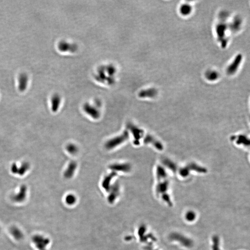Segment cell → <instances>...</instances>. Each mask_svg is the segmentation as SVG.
I'll list each match as a JSON object with an SVG mask.
<instances>
[{
	"mask_svg": "<svg viewBox=\"0 0 250 250\" xmlns=\"http://www.w3.org/2000/svg\"><path fill=\"white\" fill-rule=\"evenodd\" d=\"M128 137L129 134L128 133L127 131H125L121 135L112 138L107 142L105 144V147L108 150L113 149L127 141Z\"/></svg>",
	"mask_w": 250,
	"mask_h": 250,
	"instance_id": "2",
	"label": "cell"
},
{
	"mask_svg": "<svg viewBox=\"0 0 250 250\" xmlns=\"http://www.w3.org/2000/svg\"><path fill=\"white\" fill-rule=\"evenodd\" d=\"M65 201L68 204H72V203H74V202L75 201V197L73 195H68L65 198Z\"/></svg>",
	"mask_w": 250,
	"mask_h": 250,
	"instance_id": "17",
	"label": "cell"
},
{
	"mask_svg": "<svg viewBox=\"0 0 250 250\" xmlns=\"http://www.w3.org/2000/svg\"><path fill=\"white\" fill-rule=\"evenodd\" d=\"M77 167V164L75 162H71L67 169L65 170L64 175V177L66 178H70L73 176Z\"/></svg>",
	"mask_w": 250,
	"mask_h": 250,
	"instance_id": "11",
	"label": "cell"
},
{
	"mask_svg": "<svg viewBox=\"0 0 250 250\" xmlns=\"http://www.w3.org/2000/svg\"><path fill=\"white\" fill-rule=\"evenodd\" d=\"M58 48L62 52H76L78 49V46L74 44L70 43L65 41H62L58 43Z\"/></svg>",
	"mask_w": 250,
	"mask_h": 250,
	"instance_id": "6",
	"label": "cell"
},
{
	"mask_svg": "<svg viewBox=\"0 0 250 250\" xmlns=\"http://www.w3.org/2000/svg\"><path fill=\"white\" fill-rule=\"evenodd\" d=\"M10 233L13 237L16 240H21L23 238V233L21 230L17 227H12L10 229Z\"/></svg>",
	"mask_w": 250,
	"mask_h": 250,
	"instance_id": "13",
	"label": "cell"
},
{
	"mask_svg": "<svg viewBox=\"0 0 250 250\" xmlns=\"http://www.w3.org/2000/svg\"><path fill=\"white\" fill-rule=\"evenodd\" d=\"M11 171L13 174H18V166L15 163L12 164L11 166Z\"/></svg>",
	"mask_w": 250,
	"mask_h": 250,
	"instance_id": "18",
	"label": "cell"
},
{
	"mask_svg": "<svg viewBox=\"0 0 250 250\" xmlns=\"http://www.w3.org/2000/svg\"><path fill=\"white\" fill-rule=\"evenodd\" d=\"M84 112L94 119H98L100 117V113L95 106L90 104L85 103L84 106Z\"/></svg>",
	"mask_w": 250,
	"mask_h": 250,
	"instance_id": "5",
	"label": "cell"
},
{
	"mask_svg": "<svg viewBox=\"0 0 250 250\" xmlns=\"http://www.w3.org/2000/svg\"><path fill=\"white\" fill-rule=\"evenodd\" d=\"M52 110L53 112H56L59 109L61 103V97L58 94H55L52 98Z\"/></svg>",
	"mask_w": 250,
	"mask_h": 250,
	"instance_id": "12",
	"label": "cell"
},
{
	"mask_svg": "<svg viewBox=\"0 0 250 250\" xmlns=\"http://www.w3.org/2000/svg\"><path fill=\"white\" fill-rule=\"evenodd\" d=\"M144 141L145 144H152L158 150H163V147L162 144H161L160 142L158 141V140H156V139L151 135H147L146 136L145 138Z\"/></svg>",
	"mask_w": 250,
	"mask_h": 250,
	"instance_id": "10",
	"label": "cell"
},
{
	"mask_svg": "<svg viewBox=\"0 0 250 250\" xmlns=\"http://www.w3.org/2000/svg\"><path fill=\"white\" fill-rule=\"evenodd\" d=\"M155 93L153 90H144L142 91L139 94V97H152L154 95Z\"/></svg>",
	"mask_w": 250,
	"mask_h": 250,
	"instance_id": "16",
	"label": "cell"
},
{
	"mask_svg": "<svg viewBox=\"0 0 250 250\" xmlns=\"http://www.w3.org/2000/svg\"><path fill=\"white\" fill-rule=\"evenodd\" d=\"M27 188L25 185H22L20 188L17 193L12 196L13 201L16 203H22L25 201L27 196Z\"/></svg>",
	"mask_w": 250,
	"mask_h": 250,
	"instance_id": "4",
	"label": "cell"
},
{
	"mask_svg": "<svg viewBox=\"0 0 250 250\" xmlns=\"http://www.w3.org/2000/svg\"><path fill=\"white\" fill-rule=\"evenodd\" d=\"M116 69L113 65L101 67L98 69L95 79L101 83L107 82L109 84H112L115 82V76Z\"/></svg>",
	"mask_w": 250,
	"mask_h": 250,
	"instance_id": "1",
	"label": "cell"
},
{
	"mask_svg": "<svg viewBox=\"0 0 250 250\" xmlns=\"http://www.w3.org/2000/svg\"><path fill=\"white\" fill-rule=\"evenodd\" d=\"M128 128L131 132H132L134 137V144H137V142L139 143V140L144 135V131L133 124H130L128 126Z\"/></svg>",
	"mask_w": 250,
	"mask_h": 250,
	"instance_id": "7",
	"label": "cell"
},
{
	"mask_svg": "<svg viewBox=\"0 0 250 250\" xmlns=\"http://www.w3.org/2000/svg\"><path fill=\"white\" fill-rule=\"evenodd\" d=\"M29 82V77L26 73L20 74L18 79V88L20 91L23 92L26 90Z\"/></svg>",
	"mask_w": 250,
	"mask_h": 250,
	"instance_id": "9",
	"label": "cell"
},
{
	"mask_svg": "<svg viewBox=\"0 0 250 250\" xmlns=\"http://www.w3.org/2000/svg\"><path fill=\"white\" fill-rule=\"evenodd\" d=\"M32 241L38 250H46V248L50 243V240L48 238L40 234L33 236Z\"/></svg>",
	"mask_w": 250,
	"mask_h": 250,
	"instance_id": "3",
	"label": "cell"
},
{
	"mask_svg": "<svg viewBox=\"0 0 250 250\" xmlns=\"http://www.w3.org/2000/svg\"><path fill=\"white\" fill-rule=\"evenodd\" d=\"M66 150L68 153L72 155L76 154L78 152V147L75 145L73 144H69L67 145Z\"/></svg>",
	"mask_w": 250,
	"mask_h": 250,
	"instance_id": "15",
	"label": "cell"
},
{
	"mask_svg": "<svg viewBox=\"0 0 250 250\" xmlns=\"http://www.w3.org/2000/svg\"><path fill=\"white\" fill-rule=\"evenodd\" d=\"M30 168V165L29 163L27 162H24L22 163L19 167H18V175L21 176H23L26 174V172H27V171H29Z\"/></svg>",
	"mask_w": 250,
	"mask_h": 250,
	"instance_id": "14",
	"label": "cell"
},
{
	"mask_svg": "<svg viewBox=\"0 0 250 250\" xmlns=\"http://www.w3.org/2000/svg\"><path fill=\"white\" fill-rule=\"evenodd\" d=\"M110 169L113 171L128 172L131 170V166L128 164H115L110 165Z\"/></svg>",
	"mask_w": 250,
	"mask_h": 250,
	"instance_id": "8",
	"label": "cell"
}]
</instances>
